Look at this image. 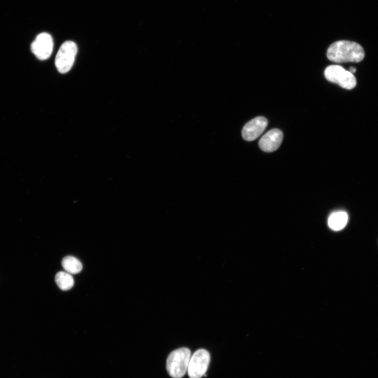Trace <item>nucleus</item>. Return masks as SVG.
Wrapping results in <instances>:
<instances>
[{"instance_id": "1", "label": "nucleus", "mask_w": 378, "mask_h": 378, "mask_svg": "<svg viewBox=\"0 0 378 378\" xmlns=\"http://www.w3.org/2000/svg\"><path fill=\"white\" fill-rule=\"evenodd\" d=\"M327 56L334 62H359L364 58L365 51L363 47L355 42L340 40L334 42L329 47Z\"/></svg>"}, {"instance_id": "2", "label": "nucleus", "mask_w": 378, "mask_h": 378, "mask_svg": "<svg viewBox=\"0 0 378 378\" xmlns=\"http://www.w3.org/2000/svg\"><path fill=\"white\" fill-rule=\"evenodd\" d=\"M191 359V351L187 348L175 350L168 356L166 370L173 378H181L187 371Z\"/></svg>"}, {"instance_id": "3", "label": "nucleus", "mask_w": 378, "mask_h": 378, "mask_svg": "<svg viewBox=\"0 0 378 378\" xmlns=\"http://www.w3.org/2000/svg\"><path fill=\"white\" fill-rule=\"evenodd\" d=\"M77 51V45L72 41H67L61 46L55 58V66L60 73L66 74L71 70Z\"/></svg>"}, {"instance_id": "4", "label": "nucleus", "mask_w": 378, "mask_h": 378, "mask_svg": "<svg viewBox=\"0 0 378 378\" xmlns=\"http://www.w3.org/2000/svg\"><path fill=\"white\" fill-rule=\"evenodd\" d=\"M324 74L328 81L337 83L343 89L352 90L356 85V80L353 74L340 66L328 67Z\"/></svg>"}, {"instance_id": "5", "label": "nucleus", "mask_w": 378, "mask_h": 378, "mask_svg": "<svg viewBox=\"0 0 378 378\" xmlns=\"http://www.w3.org/2000/svg\"><path fill=\"white\" fill-rule=\"evenodd\" d=\"M210 362L207 351L201 349L196 351L189 362L187 373L191 378H201L204 375Z\"/></svg>"}, {"instance_id": "6", "label": "nucleus", "mask_w": 378, "mask_h": 378, "mask_svg": "<svg viewBox=\"0 0 378 378\" xmlns=\"http://www.w3.org/2000/svg\"><path fill=\"white\" fill-rule=\"evenodd\" d=\"M54 41L52 36L47 33L38 35L31 45L32 53L39 59L44 60L50 57L53 52Z\"/></svg>"}, {"instance_id": "7", "label": "nucleus", "mask_w": 378, "mask_h": 378, "mask_svg": "<svg viewBox=\"0 0 378 378\" xmlns=\"http://www.w3.org/2000/svg\"><path fill=\"white\" fill-rule=\"evenodd\" d=\"M268 125V121L264 117L260 116L246 123L242 131L243 139L251 141L259 138Z\"/></svg>"}, {"instance_id": "8", "label": "nucleus", "mask_w": 378, "mask_h": 378, "mask_svg": "<svg viewBox=\"0 0 378 378\" xmlns=\"http://www.w3.org/2000/svg\"><path fill=\"white\" fill-rule=\"evenodd\" d=\"M283 134L279 129L271 130L266 133L259 141L260 148L266 153L277 151L281 145Z\"/></svg>"}, {"instance_id": "9", "label": "nucleus", "mask_w": 378, "mask_h": 378, "mask_svg": "<svg viewBox=\"0 0 378 378\" xmlns=\"http://www.w3.org/2000/svg\"><path fill=\"white\" fill-rule=\"evenodd\" d=\"M348 220L347 214L344 212H335L330 215L328 220L329 227L333 230L338 231L343 229Z\"/></svg>"}, {"instance_id": "10", "label": "nucleus", "mask_w": 378, "mask_h": 378, "mask_svg": "<svg viewBox=\"0 0 378 378\" xmlns=\"http://www.w3.org/2000/svg\"><path fill=\"white\" fill-rule=\"evenodd\" d=\"M62 266L71 275L78 274L82 269L81 263L74 257L69 256L63 259Z\"/></svg>"}, {"instance_id": "11", "label": "nucleus", "mask_w": 378, "mask_h": 378, "mask_svg": "<svg viewBox=\"0 0 378 378\" xmlns=\"http://www.w3.org/2000/svg\"><path fill=\"white\" fill-rule=\"evenodd\" d=\"M55 282L58 286L62 290L71 289L74 284L73 278L68 272L60 271L55 277Z\"/></svg>"}, {"instance_id": "12", "label": "nucleus", "mask_w": 378, "mask_h": 378, "mask_svg": "<svg viewBox=\"0 0 378 378\" xmlns=\"http://www.w3.org/2000/svg\"><path fill=\"white\" fill-rule=\"evenodd\" d=\"M356 69L354 68L351 67L349 69V72L353 74L355 72Z\"/></svg>"}]
</instances>
